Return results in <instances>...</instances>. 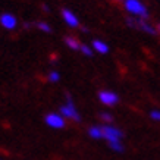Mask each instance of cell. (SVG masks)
<instances>
[{
    "label": "cell",
    "mask_w": 160,
    "mask_h": 160,
    "mask_svg": "<svg viewBox=\"0 0 160 160\" xmlns=\"http://www.w3.org/2000/svg\"><path fill=\"white\" fill-rule=\"evenodd\" d=\"M126 12H129L134 15L135 18H141V19H147L148 18V10L144 6V3L141 0H125L123 2Z\"/></svg>",
    "instance_id": "6da1fadb"
},
{
    "label": "cell",
    "mask_w": 160,
    "mask_h": 160,
    "mask_svg": "<svg viewBox=\"0 0 160 160\" xmlns=\"http://www.w3.org/2000/svg\"><path fill=\"white\" fill-rule=\"evenodd\" d=\"M60 113H62V116L68 118V119H72L75 122H81V116H79V113L75 109V104H73L71 94H66V104H63L60 107Z\"/></svg>",
    "instance_id": "7a4b0ae2"
},
{
    "label": "cell",
    "mask_w": 160,
    "mask_h": 160,
    "mask_svg": "<svg viewBox=\"0 0 160 160\" xmlns=\"http://www.w3.org/2000/svg\"><path fill=\"white\" fill-rule=\"evenodd\" d=\"M126 24H128V27H131V28L141 29V31H144V32H147V34H150V35L156 34L154 27H151L146 19H141V18H126Z\"/></svg>",
    "instance_id": "3957f363"
},
{
    "label": "cell",
    "mask_w": 160,
    "mask_h": 160,
    "mask_svg": "<svg viewBox=\"0 0 160 160\" xmlns=\"http://www.w3.org/2000/svg\"><path fill=\"white\" fill-rule=\"evenodd\" d=\"M123 137V132L116 128V126L112 125H104L103 126V138L107 140V142H112V141H121V138Z\"/></svg>",
    "instance_id": "277c9868"
},
{
    "label": "cell",
    "mask_w": 160,
    "mask_h": 160,
    "mask_svg": "<svg viewBox=\"0 0 160 160\" xmlns=\"http://www.w3.org/2000/svg\"><path fill=\"white\" fill-rule=\"evenodd\" d=\"M44 121L50 128H54V129L65 128V118L62 115H59V113H49L47 116L44 118Z\"/></svg>",
    "instance_id": "5b68a950"
},
{
    "label": "cell",
    "mask_w": 160,
    "mask_h": 160,
    "mask_svg": "<svg viewBox=\"0 0 160 160\" xmlns=\"http://www.w3.org/2000/svg\"><path fill=\"white\" fill-rule=\"evenodd\" d=\"M98 98L103 104L106 106H115L118 102H119V97H118L116 92L113 91H100L98 92Z\"/></svg>",
    "instance_id": "8992f818"
},
{
    "label": "cell",
    "mask_w": 160,
    "mask_h": 160,
    "mask_svg": "<svg viewBox=\"0 0 160 160\" xmlns=\"http://www.w3.org/2000/svg\"><path fill=\"white\" fill-rule=\"evenodd\" d=\"M62 16H63V21L66 22V25H69L71 28H77L79 27V21H78L77 15L71 12L69 9H63L62 10Z\"/></svg>",
    "instance_id": "52a82bcc"
},
{
    "label": "cell",
    "mask_w": 160,
    "mask_h": 160,
    "mask_svg": "<svg viewBox=\"0 0 160 160\" xmlns=\"http://www.w3.org/2000/svg\"><path fill=\"white\" fill-rule=\"evenodd\" d=\"M0 24L6 29H13L16 27V18L10 13H3L0 16Z\"/></svg>",
    "instance_id": "ba28073f"
},
{
    "label": "cell",
    "mask_w": 160,
    "mask_h": 160,
    "mask_svg": "<svg viewBox=\"0 0 160 160\" xmlns=\"http://www.w3.org/2000/svg\"><path fill=\"white\" fill-rule=\"evenodd\" d=\"M92 49L96 50V52H98L100 54H106L107 52H109L107 44L100 41V40H94V41H92Z\"/></svg>",
    "instance_id": "9c48e42d"
},
{
    "label": "cell",
    "mask_w": 160,
    "mask_h": 160,
    "mask_svg": "<svg viewBox=\"0 0 160 160\" xmlns=\"http://www.w3.org/2000/svg\"><path fill=\"white\" fill-rule=\"evenodd\" d=\"M88 135L94 138V140H100L103 138V126H91L88 129Z\"/></svg>",
    "instance_id": "30bf717a"
},
{
    "label": "cell",
    "mask_w": 160,
    "mask_h": 160,
    "mask_svg": "<svg viewBox=\"0 0 160 160\" xmlns=\"http://www.w3.org/2000/svg\"><path fill=\"white\" fill-rule=\"evenodd\" d=\"M65 43H66V46H68L71 50H79L81 49V44H79V41H78L75 37H71V35L65 37Z\"/></svg>",
    "instance_id": "8fae6325"
},
{
    "label": "cell",
    "mask_w": 160,
    "mask_h": 160,
    "mask_svg": "<svg viewBox=\"0 0 160 160\" xmlns=\"http://www.w3.org/2000/svg\"><path fill=\"white\" fill-rule=\"evenodd\" d=\"M109 147H110L113 151H118V153H122V151L125 150L121 141H112V142H109Z\"/></svg>",
    "instance_id": "7c38bea8"
},
{
    "label": "cell",
    "mask_w": 160,
    "mask_h": 160,
    "mask_svg": "<svg viewBox=\"0 0 160 160\" xmlns=\"http://www.w3.org/2000/svg\"><path fill=\"white\" fill-rule=\"evenodd\" d=\"M35 27H37L40 31H44V32H47V34H49V32H52V27H50L47 22H37V24H35Z\"/></svg>",
    "instance_id": "4fadbf2b"
},
{
    "label": "cell",
    "mask_w": 160,
    "mask_h": 160,
    "mask_svg": "<svg viewBox=\"0 0 160 160\" xmlns=\"http://www.w3.org/2000/svg\"><path fill=\"white\" fill-rule=\"evenodd\" d=\"M100 119H102L103 122H106V123H112V122H113V116H112L110 113H106V112L100 113Z\"/></svg>",
    "instance_id": "5bb4252c"
},
{
    "label": "cell",
    "mask_w": 160,
    "mask_h": 160,
    "mask_svg": "<svg viewBox=\"0 0 160 160\" xmlns=\"http://www.w3.org/2000/svg\"><path fill=\"white\" fill-rule=\"evenodd\" d=\"M59 79H60V75H59V72H56V71H52V72L49 73V81H50V82H58Z\"/></svg>",
    "instance_id": "9a60e30c"
},
{
    "label": "cell",
    "mask_w": 160,
    "mask_h": 160,
    "mask_svg": "<svg viewBox=\"0 0 160 160\" xmlns=\"http://www.w3.org/2000/svg\"><path fill=\"white\" fill-rule=\"evenodd\" d=\"M81 52H82V54H85V56H92V49L90 47V46H85V44H81Z\"/></svg>",
    "instance_id": "2e32d148"
},
{
    "label": "cell",
    "mask_w": 160,
    "mask_h": 160,
    "mask_svg": "<svg viewBox=\"0 0 160 160\" xmlns=\"http://www.w3.org/2000/svg\"><path fill=\"white\" fill-rule=\"evenodd\" d=\"M150 118L153 119V121L160 122V110H153V112H150Z\"/></svg>",
    "instance_id": "e0dca14e"
},
{
    "label": "cell",
    "mask_w": 160,
    "mask_h": 160,
    "mask_svg": "<svg viewBox=\"0 0 160 160\" xmlns=\"http://www.w3.org/2000/svg\"><path fill=\"white\" fill-rule=\"evenodd\" d=\"M43 9L46 10V12H49V10H50V9H49V6H47V5H43Z\"/></svg>",
    "instance_id": "ac0fdd59"
},
{
    "label": "cell",
    "mask_w": 160,
    "mask_h": 160,
    "mask_svg": "<svg viewBox=\"0 0 160 160\" xmlns=\"http://www.w3.org/2000/svg\"><path fill=\"white\" fill-rule=\"evenodd\" d=\"M157 29H159V31H160V25H159V27H157Z\"/></svg>",
    "instance_id": "d6986e66"
}]
</instances>
